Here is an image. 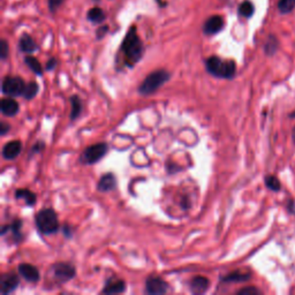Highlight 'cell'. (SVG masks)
Masks as SVG:
<instances>
[{"label": "cell", "instance_id": "7402d4cb", "mask_svg": "<svg viewBox=\"0 0 295 295\" xmlns=\"http://www.w3.org/2000/svg\"><path fill=\"white\" fill-rule=\"evenodd\" d=\"M71 104H72L71 119L72 120H75V119L81 114V111H82V103H81V99L78 98L77 96H72Z\"/></svg>", "mask_w": 295, "mask_h": 295}, {"label": "cell", "instance_id": "836d02e7", "mask_svg": "<svg viewBox=\"0 0 295 295\" xmlns=\"http://www.w3.org/2000/svg\"><path fill=\"white\" fill-rule=\"evenodd\" d=\"M55 65H56V60L55 58H52V59H50V60L48 61V64H46V70L48 71H52L53 68L55 67Z\"/></svg>", "mask_w": 295, "mask_h": 295}, {"label": "cell", "instance_id": "5bb4252c", "mask_svg": "<svg viewBox=\"0 0 295 295\" xmlns=\"http://www.w3.org/2000/svg\"><path fill=\"white\" fill-rule=\"evenodd\" d=\"M117 187V179L112 173H106L100 178L98 183V189L103 193H108Z\"/></svg>", "mask_w": 295, "mask_h": 295}, {"label": "cell", "instance_id": "ba28073f", "mask_svg": "<svg viewBox=\"0 0 295 295\" xmlns=\"http://www.w3.org/2000/svg\"><path fill=\"white\" fill-rule=\"evenodd\" d=\"M167 282L159 277H151L148 279L146 282V291L148 294H164L167 292Z\"/></svg>", "mask_w": 295, "mask_h": 295}, {"label": "cell", "instance_id": "30bf717a", "mask_svg": "<svg viewBox=\"0 0 295 295\" xmlns=\"http://www.w3.org/2000/svg\"><path fill=\"white\" fill-rule=\"evenodd\" d=\"M18 286V278L14 274L2 275L1 281H0V292L1 294H8L17 290Z\"/></svg>", "mask_w": 295, "mask_h": 295}, {"label": "cell", "instance_id": "4316f807", "mask_svg": "<svg viewBox=\"0 0 295 295\" xmlns=\"http://www.w3.org/2000/svg\"><path fill=\"white\" fill-rule=\"evenodd\" d=\"M37 92H38V84L36 82H30L28 86H26V89H24L22 96L26 99H33L37 95Z\"/></svg>", "mask_w": 295, "mask_h": 295}, {"label": "cell", "instance_id": "d6a6232c", "mask_svg": "<svg viewBox=\"0 0 295 295\" xmlns=\"http://www.w3.org/2000/svg\"><path fill=\"white\" fill-rule=\"evenodd\" d=\"M109 31V27L108 26H103L102 28H99L98 30H97V38L100 39L103 38V37L105 36V34Z\"/></svg>", "mask_w": 295, "mask_h": 295}, {"label": "cell", "instance_id": "603a6c76", "mask_svg": "<svg viewBox=\"0 0 295 295\" xmlns=\"http://www.w3.org/2000/svg\"><path fill=\"white\" fill-rule=\"evenodd\" d=\"M254 12H255V7H254L253 2L249 0H246L242 4L239 6V14L243 18H252Z\"/></svg>", "mask_w": 295, "mask_h": 295}, {"label": "cell", "instance_id": "484cf974", "mask_svg": "<svg viewBox=\"0 0 295 295\" xmlns=\"http://www.w3.org/2000/svg\"><path fill=\"white\" fill-rule=\"evenodd\" d=\"M278 45H279L278 39L276 38L275 36H269V38H268V40H266L265 46H264L266 55H275V52L277 51V49H278Z\"/></svg>", "mask_w": 295, "mask_h": 295}, {"label": "cell", "instance_id": "ffe728a7", "mask_svg": "<svg viewBox=\"0 0 295 295\" xmlns=\"http://www.w3.org/2000/svg\"><path fill=\"white\" fill-rule=\"evenodd\" d=\"M248 279H250V274H247V272H241V271H235L232 272V274L225 276L222 278V281L226 282H242L246 281Z\"/></svg>", "mask_w": 295, "mask_h": 295}, {"label": "cell", "instance_id": "83f0119b", "mask_svg": "<svg viewBox=\"0 0 295 295\" xmlns=\"http://www.w3.org/2000/svg\"><path fill=\"white\" fill-rule=\"evenodd\" d=\"M238 294L239 295H259L260 292L257 290L256 287H246V288H242V290H240L239 292H238Z\"/></svg>", "mask_w": 295, "mask_h": 295}, {"label": "cell", "instance_id": "d4e9b609", "mask_svg": "<svg viewBox=\"0 0 295 295\" xmlns=\"http://www.w3.org/2000/svg\"><path fill=\"white\" fill-rule=\"evenodd\" d=\"M264 183H265V186L268 187L270 190L279 191L281 189L280 181H279L278 178L275 177V175H268V177H265Z\"/></svg>", "mask_w": 295, "mask_h": 295}, {"label": "cell", "instance_id": "7c38bea8", "mask_svg": "<svg viewBox=\"0 0 295 295\" xmlns=\"http://www.w3.org/2000/svg\"><path fill=\"white\" fill-rule=\"evenodd\" d=\"M22 143L20 141H11L2 148V157L5 159H14L21 153Z\"/></svg>", "mask_w": 295, "mask_h": 295}, {"label": "cell", "instance_id": "52a82bcc", "mask_svg": "<svg viewBox=\"0 0 295 295\" xmlns=\"http://www.w3.org/2000/svg\"><path fill=\"white\" fill-rule=\"evenodd\" d=\"M52 270L55 278L60 282L71 280L75 276V268L68 263H56L55 265H53Z\"/></svg>", "mask_w": 295, "mask_h": 295}, {"label": "cell", "instance_id": "4fadbf2b", "mask_svg": "<svg viewBox=\"0 0 295 295\" xmlns=\"http://www.w3.org/2000/svg\"><path fill=\"white\" fill-rule=\"evenodd\" d=\"M126 290V284H125L124 280L121 279H110V280L105 284L104 290H103V293L104 294H119L125 292Z\"/></svg>", "mask_w": 295, "mask_h": 295}, {"label": "cell", "instance_id": "1f68e13d", "mask_svg": "<svg viewBox=\"0 0 295 295\" xmlns=\"http://www.w3.org/2000/svg\"><path fill=\"white\" fill-rule=\"evenodd\" d=\"M11 129V126H9L8 124H6L5 121L0 122V134L1 135H6Z\"/></svg>", "mask_w": 295, "mask_h": 295}, {"label": "cell", "instance_id": "6da1fadb", "mask_svg": "<svg viewBox=\"0 0 295 295\" xmlns=\"http://www.w3.org/2000/svg\"><path fill=\"white\" fill-rule=\"evenodd\" d=\"M120 51L125 56V61L127 66H134L137 61L141 60L143 55V43L137 35L135 27H131L128 30L124 42L121 44Z\"/></svg>", "mask_w": 295, "mask_h": 295}, {"label": "cell", "instance_id": "8992f818", "mask_svg": "<svg viewBox=\"0 0 295 295\" xmlns=\"http://www.w3.org/2000/svg\"><path fill=\"white\" fill-rule=\"evenodd\" d=\"M108 152V144L106 143H96L88 147L81 156V159L84 164H95L103 158Z\"/></svg>", "mask_w": 295, "mask_h": 295}, {"label": "cell", "instance_id": "277c9868", "mask_svg": "<svg viewBox=\"0 0 295 295\" xmlns=\"http://www.w3.org/2000/svg\"><path fill=\"white\" fill-rule=\"evenodd\" d=\"M36 226L40 233L53 234L59 230V221L52 209H43L36 216Z\"/></svg>", "mask_w": 295, "mask_h": 295}, {"label": "cell", "instance_id": "d590c367", "mask_svg": "<svg viewBox=\"0 0 295 295\" xmlns=\"http://www.w3.org/2000/svg\"><path fill=\"white\" fill-rule=\"evenodd\" d=\"M293 140H294V142H295V127H294V129H293Z\"/></svg>", "mask_w": 295, "mask_h": 295}, {"label": "cell", "instance_id": "8d00e7d4", "mask_svg": "<svg viewBox=\"0 0 295 295\" xmlns=\"http://www.w3.org/2000/svg\"><path fill=\"white\" fill-rule=\"evenodd\" d=\"M290 117L291 118H295V112H293V113H292V114H290Z\"/></svg>", "mask_w": 295, "mask_h": 295}, {"label": "cell", "instance_id": "ac0fdd59", "mask_svg": "<svg viewBox=\"0 0 295 295\" xmlns=\"http://www.w3.org/2000/svg\"><path fill=\"white\" fill-rule=\"evenodd\" d=\"M87 18L88 20L92 22V23H102V22L105 21L106 15L102 8L93 7L92 9H89V12H88L87 14Z\"/></svg>", "mask_w": 295, "mask_h": 295}, {"label": "cell", "instance_id": "f1b7e54d", "mask_svg": "<svg viewBox=\"0 0 295 295\" xmlns=\"http://www.w3.org/2000/svg\"><path fill=\"white\" fill-rule=\"evenodd\" d=\"M64 2H65V0H48V5H49L50 11H51L52 13H55L56 9L60 7Z\"/></svg>", "mask_w": 295, "mask_h": 295}, {"label": "cell", "instance_id": "f546056e", "mask_svg": "<svg viewBox=\"0 0 295 295\" xmlns=\"http://www.w3.org/2000/svg\"><path fill=\"white\" fill-rule=\"evenodd\" d=\"M0 56H1L2 60H5L8 56V44L5 39L0 42Z\"/></svg>", "mask_w": 295, "mask_h": 295}, {"label": "cell", "instance_id": "d6986e66", "mask_svg": "<svg viewBox=\"0 0 295 295\" xmlns=\"http://www.w3.org/2000/svg\"><path fill=\"white\" fill-rule=\"evenodd\" d=\"M15 197L20 200H24L27 205H34L36 202V195L33 193V191L28 190V189H18L15 191Z\"/></svg>", "mask_w": 295, "mask_h": 295}, {"label": "cell", "instance_id": "cb8c5ba5", "mask_svg": "<svg viewBox=\"0 0 295 295\" xmlns=\"http://www.w3.org/2000/svg\"><path fill=\"white\" fill-rule=\"evenodd\" d=\"M295 8V0H279L278 9L281 14H288Z\"/></svg>", "mask_w": 295, "mask_h": 295}, {"label": "cell", "instance_id": "9c48e42d", "mask_svg": "<svg viewBox=\"0 0 295 295\" xmlns=\"http://www.w3.org/2000/svg\"><path fill=\"white\" fill-rule=\"evenodd\" d=\"M224 28V20L219 15H213L205 21L203 26V33L205 35H216Z\"/></svg>", "mask_w": 295, "mask_h": 295}, {"label": "cell", "instance_id": "3957f363", "mask_svg": "<svg viewBox=\"0 0 295 295\" xmlns=\"http://www.w3.org/2000/svg\"><path fill=\"white\" fill-rule=\"evenodd\" d=\"M169 78L168 72L165 70H158L152 72L144 78V81L139 88V92L142 95H152L161 88L163 84L166 83Z\"/></svg>", "mask_w": 295, "mask_h": 295}, {"label": "cell", "instance_id": "7a4b0ae2", "mask_svg": "<svg viewBox=\"0 0 295 295\" xmlns=\"http://www.w3.org/2000/svg\"><path fill=\"white\" fill-rule=\"evenodd\" d=\"M205 65L210 74L221 78H232L237 72V65L233 60H224L216 55L210 56Z\"/></svg>", "mask_w": 295, "mask_h": 295}, {"label": "cell", "instance_id": "4dcf8cb0", "mask_svg": "<svg viewBox=\"0 0 295 295\" xmlns=\"http://www.w3.org/2000/svg\"><path fill=\"white\" fill-rule=\"evenodd\" d=\"M21 226H22L21 221H15L13 224L9 225V230L13 232L15 237H18V235H20L21 233Z\"/></svg>", "mask_w": 295, "mask_h": 295}, {"label": "cell", "instance_id": "2e32d148", "mask_svg": "<svg viewBox=\"0 0 295 295\" xmlns=\"http://www.w3.org/2000/svg\"><path fill=\"white\" fill-rule=\"evenodd\" d=\"M208 288H209V279L202 277V276L195 277L190 282V290L195 294L205 293Z\"/></svg>", "mask_w": 295, "mask_h": 295}, {"label": "cell", "instance_id": "44dd1931", "mask_svg": "<svg viewBox=\"0 0 295 295\" xmlns=\"http://www.w3.org/2000/svg\"><path fill=\"white\" fill-rule=\"evenodd\" d=\"M24 62H26V65L35 74H37V75H42L43 74L42 65H40V62L37 60L36 58H34V56H31V55H27L26 58H24Z\"/></svg>", "mask_w": 295, "mask_h": 295}, {"label": "cell", "instance_id": "8fae6325", "mask_svg": "<svg viewBox=\"0 0 295 295\" xmlns=\"http://www.w3.org/2000/svg\"><path fill=\"white\" fill-rule=\"evenodd\" d=\"M18 274L29 282H37L39 280L38 269L31 264H27V263L18 265Z\"/></svg>", "mask_w": 295, "mask_h": 295}, {"label": "cell", "instance_id": "5b68a950", "mask_svg": "<svg viewBox=\"0 0 295 295\" xmlns=\"http://www.w3.org/2000/svg\"><path fill=\"white\" fill-rule=\"evenodd\" d=\"M24 89H26V84L21 77L18 76H6L2 80L1 90L2 93L9 97H17L23 95Z\"/></svg>", "mask_w": 295, "mask_h": 295}, {"label": "cell", "instance_id": "9a60e30c", "mask_svg": "<svg viewBox=\"0 0 295 295\" xmlns=\"http://www.w3.org/2000/svg\"><path fill=\"white\" fill-rule=\"evenodd\" d=\"M18 102H15L13 98H4L1 100V112L6 117H14L18 114Z\"/></svg>", "mask_w": 295, "mask_h": 295}, {"label": "cell", "instance_id": "e0dca14e", "mask_svg": "<svg viewBox=\"0 0 295 295\" xmlns=\"http://www.w3.org/2000/svg\"><path fill=\"white\" fill-rule=\"evenodd\" d=\"M18 48L23 53H33L37 50V44L29 35L24 34L21 36L20 42H18Z\"/></svg>", "mask_w": 295, "mask_h": 295}, {"label": "cell", "instance_id": "e575fe53", "mask_svg": "<svg viewBox=\"0 0 295 295\" xmlns=\"http://www.w3.org/2000/svg\"><path fill=\"white\" fill-rule=\"evenodd\" d=\"M288 210H290L291 213H295V202H290V204H288Z\"/></svg>", "mask_w": 295, "mask_h": 295}]
</instances>
